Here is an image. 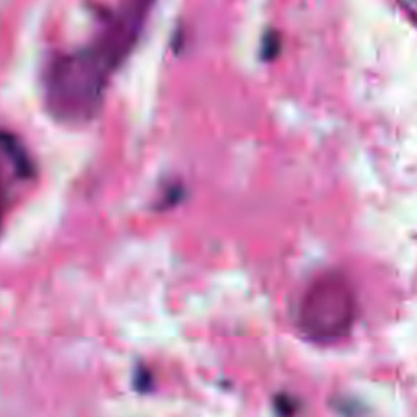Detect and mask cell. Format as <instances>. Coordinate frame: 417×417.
<instances>
[{"label":"cell","mask_w":417,"mask_h":417,"mask_svg":"<svg viewBox=\"0 0 417 417\" xmlns=\"http://www.w3.org/2000/svg\"><path fill=\"white\" fill-rule=\"evenodd\" d=\"M155 2L121 0L90 44L51 64L46 108L57 121L80 124L95 118L111 77L136 48Z\"/></svg>","instance_id":"1"},{"label":"cell","mask_w":417,"mask_h":417,"mask_svg":"<svg viewBox=\"0 0 417 417\" xmlns=\"http://www.w3.org/2000/svg\"><path fill=\"white\" fill-rule=\"evenodd\" d=\"M357 319L352 287L339 274H324L303 292L296 312L299 331L308 341L331 344L349 335Z\"/></svg>","instance_id":"2"},{"label":"cell","mask_w":417,"mask_h":417,"mask_svg":"<svg viewBox=\"0 0 417 417\" xmlns=\"http://www.w3.org/2000/svg\"><path fill=\"white\" fill-rule=\"evenodd\" d=\"M33 175V166L20 143L0 132V229L15 199L17 189Z\"/></svg>","instance_id":"3"},{"label":"cell","mask_w":417,"mask_h":417,"mask_svg":"<svg viewBox=\"0 0 417 417\" xmlns=\"http://www.w3.org/2000/svg\"><path fill=\"white\" fill-rule=\"evenodd\" d=\"M277 51H279V39H277V36L267 35L263 41V48H261L263 57L269 61V59H272L277 54Z\"/></svg>","instance_id":"4"},{"label":"cell","mask_w":417,"mask_h":417,"mask_svg":"<svg viewBox=\"0 0 417 417\" xmlns=\"http://www.w3.org/2000/svg\"><path fill=\"white\" fill-rule=\"evenodd\" d=\"M335 407L337 412H341V414H344L347 417H357V414H362V409H360V407H355L354 401L337 400Z\"/></svg>","instance_id":"5"},{"label":"cell","mask_w":417,"mask_h":417,"mask_svg":"<svg viewBox=\"0 0 417 417\" xmlns=\"http://www.w3.org/2000/svg\"><path fill=\"white\" fill-rule=\"evenodd\" d=\"M276 405H277V411H279L284 417H290L292 414H295V411H296L295 401L289 396H281L279 400H277Z\"/></svg>","instance_id":"6"}]
</instances>
